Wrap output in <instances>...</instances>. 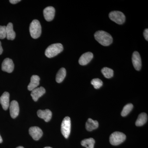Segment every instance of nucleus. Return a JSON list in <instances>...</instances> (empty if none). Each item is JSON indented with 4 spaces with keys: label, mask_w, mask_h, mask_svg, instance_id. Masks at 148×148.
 I'll return each mask as SVG.
<instances>
[{
    "label": "nucleus",
    "mask_w": 148,
    "mask_h": 148,
    "mask_svg": "<svg viewBox=\"0 0 148 148\" xmlns=\"http://www.w3.org/2000/svg\"><path fill=\"white\" fill-rule=\"evenodd\" d=\"M46 90L44 88L42 87L36 88L32 90L31 95L33 100L35 101H38V99L42 96L45 93Z\"/></svg>",
    "instance_id": "f8f14e48"
},
{
    "label": "nucleus",
    "mask_w": 148,
    "mask_h": 148,
    "mask_svg": "<svg viewBox=\"0 0 148 148\" xmlns=\"http://www.w3.org/2000/svg\"><path fill=\"white\" fill-rule=\"evenodd\" d=\"M14 64L13 61L9 58H6L2 64L1 69L3 71L11 73L14 69Z\"/></svg>",
    "instance_id": "0eeeda50"
},
{
    "label": "nucleus",
    "mask_w": 148,
    "mask_h": 148,
    "mask_svg": "<svg viewBox=\"0 0 148 148\" xmlns=\"http://www.w3.org/2000/svg\"><path fill=\"white\" fill-rule=\"evenodd\" d=\"M132 64L135 70L140 71L142 67V61L139 52L134 51L132 54Z\"/></svg>",
    "instance_id": "6e6552de"
},
{
    "label": "nucleus",
    "mask_w": 148,
    "mask_h": 148,
    "mask_svg": "<svg viewBox=\"0 0 148 148\" xmlns=\"http://www.w3.org/2000/svg\"><path fill=\"white\" fill-rule=\"evenodd\" d=\"M2 138L1 137V135H0V143H2Z\"/></svg>",
    "instance_id": "c85d7f7f"
},
{
    "label": "nucleus",
    "mask_w": 148,
    "mask_h": 148,
    "mask_svg": "<svg viewBox=\"0 0 148 148\" xmlns=\"http://www.w3.org/2000/svg\"><path fill=\"white\" fill-rule=\"evenodd\" d=\"M44 148H52L51 147H45Z\"/></svg>",
    "instance_id": "7c9ffc66"
},
{
    "label": "nucleus",
    "mask_w": 148,
    "mask_h": 148,
    "mask_svg": "<svg viewBox=\"0 0 148 148\" xmlns=\"http://www.w3.org/2000/svg\"><path fill=\"white\" fill-rule=\"evenodd\" d=\"M133 106L131 103H129L123 107L121 112V115L122 116H125L128 114L133 109Z\"/></svg>",
    "instance_id": "5701e85b"
},
{
    "label": "nucleus",
    "mask_w": 148,
    "mask_h": 148,
    "mask_svg": "<svg viewBox=\"0 0 148 148\" xmlns=\"http://www.w3.org/2000/svg\"><path fill=\"white\" fill-rule=\"evenodd\" d=\"M99 126V123L97 121L93 120L89 118L87 120L86 123V128L88 131H91L97 129Z\"/></svg>",
    "instance_id": "a211bd4d"
},
{
    "label": "nucleus",
    "mask_w": 148,
    "mask_h": 148,
    "mask_svg": "<svg viewBox=\"0 0 148 148\" xmlns=\"http://www.w3.org/2000/svg\"><path fill=\"white\" fill-rule=\"evenodd\" d=\"M91 84L95 89L100 88L103 85L102 81L98 78H95L92 79L91 81Z\"/></svg>",
    "instance_id": "b1692460"
},
{
    "label": "nucleus",
    "mask_w": 148,
    "mask_h": 148,
    "mask_svg": "<svg viewBox=\"0 0 148 148\" xmlns=\"http://www.w3.org/2000/svg\"><path fill=\"white\" fill-rule=\"evenodd\" d=\"M6 38L8 40H12L15 39L16 34L13 30V24L10 22L6 27Z\"/></svg>",
    "instance_id": "f3484780"
},
{
    "label": "nucleus",
    "mask_w": 148,
    "mask_h": 148,
    "mask_svg": "<svg viewBox=\"0 0 148 148\" xmlns=\"http://www.w3.org/2000/svg\"><path fill=\"white\" fill-rule=\"evenodd\" d=\"M144 37L147 41L148 40V29H145L143 33Z\"/></svg>",
    "instance_id": "a878e982"
},
{
    "label": "nucleus",
    "mask_w": 148,
    "mask_h": 148,
    "mask_svg": "<svg viewBox=\"0 0 148 148\" xmlns=\"http://www.w3.org/2000/svg\"><path fill=\"white\" fill-rule=\"evenodd\" d=\"M16 148H24V147H21V146H19V147H17Z\"/></svg>",
    "instance_id": "c756f323"
},
{
    "label": "nucleus",
    "mask_w": 148,
    "mask_h": 148,
    "mask_svg": "<svg viewBox=\"0 0 148 148\" xmlns=\"http://www.w3.org/2000/svg\"><path fill=\"white\" fill-rule=\"evenodd\" d=\"M10 114L12 118H16L18 116L19 112V106L18 102L16 101H13L10 104Z\"/></svg>",
    "instance_id": "9b49d317"
},
{
    "label": "nucleus",
    "mask_w": 148,
    "mask_h": 148,
    "mask_svg": "<svg viewBox=\"0 0 148 148\" xmlns=\"http://www.w3.org/2000/svg\"><path fill=\"white\" fill-rule=\"evenodd\" d=\"M101 72L106 78H111L114 75V71L112 69L104 67L101 70Z\"/></svg>",
    "instance_id": "4be33fe9"
},
{
    "label": "nucleus",
    "mask_w": 148,
    "mask_h": 148,
    "mask_svg": "<svg viewBox=\"0 0 148 148\" xmlns=\"http://www.w3.org/2000/svg\"><path fill=\"white\" fill-rule=\"evenodd\" d=\"M6 26H0V39H3L6 38Z\"/></svg>",
    "instance_id": "393cba45"
},
{
    "label": "nucleus",
    "mask_w": 148,
    "mask_h": 148,
    "mask_svg": "<svg viewBox=\"0 0 148 148\" xmlns=\"http://www.w3.org/2000/svg\"><path fill=\"white\" fill-rule=\"evenodd\" d=\"M66 69L64 68H61L60 70L58 71V73L56 74V82L58 83H60L63 81L65 77L66 76Z\"/></svg>",
    "instance_id": "aec40b11"
},
{
    "label": "nucleus",
    "mask_w": 148,
    "mask_h": 148,
    "mask_svg": "<svg viewBox=\"0 0 148 148\" xmlns=\"http://www.w3.org/2000/svg\"><path fill=\"white\" fill-rule=\"evenodd\" d=\"M0 103L5 110L8 109L10 106V94L8 92H5L0 98Z\"/></svg>",
    "instance_id": "4468645a"
},
{
    "label": "nucleus",
    "mask_w": 148,
    "mask_h": 148,
    "mask_svg": "<svg viewBox=\"0 0 148 148\" xmlns=\"http://www.w3.org/2000/svg\"><path fill=\"white\" fill-rule=\"evenodd\" d=\"M63 50L64 47L61 44H53L49 46L46 49L45 51V55L47 58H52L61 53Z\"/></svg>",
    "instance_id": "f03ea898"
},
{
    "label": "nucleus",
    "mask_w": 148,
    "mask_h": 148,
    "mask_svg": "<svg viewBox=\"0 0 148 148\" xmlns=\"http://www.w3.org/2000/svg\"><path fill=\"white\" fill-rule=\"evenodd\" d=\"M109 17L112 21L119 24L124 23L125 20V16L123 13L118 11H114L109 14Z\"/></svg>",
    "instance_id": "423d86ee"
},
{
    "label": "nucleus",
    "mask_w": 148,
    "mask_h": 148,
    "mask_svg": "<svg viewBox=\"0 0 148 148\" xmlns=\"http://www.w3.org/2000/svg\"><path fill=\"white\" fill-rule=\"evenodd\" d=\"M12 4H15L21 1L20 0H10L9 1Z\"/></svg>",
    "instance_id": "bb28decb"
},
{
    "label": "nucleus",
    "mask_w": 148,
    "mask_h": 148,
    "mask_svg": "<svg viewBox=\"0 0 148 148\" xmlns=\"http://www.w3.org/2000/svg\"><path fill=\"white\" fill-rule=\"evenodd\" d=\"M29 133L30 135L35 140H38L42 137L43 132L39 127L37 126L32 127L29 128Z\"/></svg>",
    "instance_id": "1a4fd4ad"
},
{
    "label": "nucleus",
    "mask_w": 148,
    "mask_h": 148,
    "mask_svg": "<svg viewBox=\"0 0 148 148\" xmlns=\"http://www.w3.org/2000/svg\"><path fill=\"white\" fill-rule=\"evenodd\" d=\"M93 57V54L91 52H86L80 56L79 60V63L82 66L87 65L91 61Z\"/></svg>",
    "instance_id": "ddd939ff"
},
{
    "label": "nucleus",
    "mask_w": 148,
    "mask_h": 148,
    "mask_svg": "<svg viewBox=\"0 0 148 148\" xmlns=\"http://www.w3.org/2000/svg\"><path fill=\"white\" fill-rule=\"evenodd\" d=\"M30 35L34 39H37L40 36L42 28L40 21L34 19L32 21L29 27Z\"/></svg>",
    "instance_id": "7ed1b4c3"
},
{
    "label": "nucleus",
    "mask_w": 148,
    "mask_h": 148,
    "mask_svg": "<svg viewBox=\"0 0 148 148\" xmlns=\"http://www.w3.org/2000/svg\"><path fill=\"white\" fill-rule=\"evenodd\" d=\"M71 119L69 116H66L61 123V132L62 135L66 139L69 138L71 133Z\"/></svg>",
    "instance_id": "39448f33"
},
{
    "label": "nucleus",
    "mask_w": 148,
    "mask_h": 148,
    "mask_svg": "<svg viewBox=\"0 0 148 148\" xmlns=\"http://www.w3.org/2000/svg\"><path fill=\"white\" fill-rule=\"evenodd\" d=\"M148 116L145 113H142L139 114L138 119L135 122V125L137 126H143L145 124L147 121Z\"/></svg>",
    "instance_id": "6ab92c4d"
},
{
    "label": "nucleus",
    "mask_w": 148,
    "mask_h": 148,
    "mask_svg": "<svg viewBox=\"0 0 148 148\" xmlns=\"http://www.w3.org/2000/svg\"><path fill=\"white\" fill-rule=\"evenodd\" d=\"M55 10L52 6L46 8L43 10V15L47 21H52L55 16Z\"/></svg>",
    "instance_id": "9d476101"
},
{
    "label": "nucleus",
    "mask_w": 148,
    "mask_h": 148,
    "mask_svg": "<svg viewBox=\"0 0 148 148\" xmlns=\"http://www.w3.org/2000/svg\"><path fill=\"white\" fill-rule=\"evenodd\" d=\"M40 78L38 76L34 75L31 79V82L28 86V89L29 91H32L37 88L39 85Z\"/></svg>",
    "instance_id": "dca6fc26"
},
{
    "label": "nucleus",
    "mask_w": 148,
    "mask_h": 148,
    "mask_svg": "<svg viewBox=\"0 0 148 148\" xmlns=\"http://www.w3.org/2000/svg\"><path fill=\"white\" fill-rule=\"evenodd\" d=\"M125 139L126 136L124 133L120 132H115L110 136V142L112 145L116 146L123 143Z\"/></svg>",
    "instance_id": "20e7f679"
},
{
    "label": "nucleus",
    "mask_w": 148,
    "mask_h": 148,
    "mask_svg": "<svg viewBox=\"0 0 148 148\" xmlns=\"http://www.w3.org/2000/svg\"><path fill=\"white\" fill-rule=\"evenodd\" d=\"M94 37L99 43L104 46L110 45L113 42L112 37L111 35L105 31H98L95 32Z\"/></svg>",
    "instance_id": "f257e3e1"
},
{
    "label": "nucleus",
    "mask_w": 148,
    "mask_h": 148,
    "mask_svg": "<svg viewBox=\"0 0 148 148\" xmlns=\"http://www.w3.org/2000/svg\"><path fill=\"white\" fill-rule=\"evenodd\" d=\"M37 115L39 117L42 119L45 122H48L51 119L52 112L48 109L44 110H38L37 112Z\"/></svg>",
    "instance_id": "2eb2a0df"
},
{
    "label": "nucleus",
    "mask_w": 148,
    "mask_h": 148,
    "mask_svg": "<svg viewBox=\"0 0 148 148\" xmlns=\"http://www.w3.org/2000/svg\"><path fill=\"white\" fill-rule=\"evenodd\" d=\"M81 143L82 145L86 148H93L95 141L93 138H90L83 140Z\"/></svg>",
    "instance_id": "412c9836"
},
{
    "label": "nucleus",
    "mask_w": 148,
    "mask_h": 148,
    "mask_svg": "<svg viewBox=\"0 0 148 148\" xmlns=\"http://www.w3.org/2000/svg\"><path fill=\"white\" fill-rule=\"evenodd\" d=\"M3 51V49L2 47L1 43L0 41V55H1Z\"/></svg>",
    "instance_id": "cd10ccee"
}]
</instances>
